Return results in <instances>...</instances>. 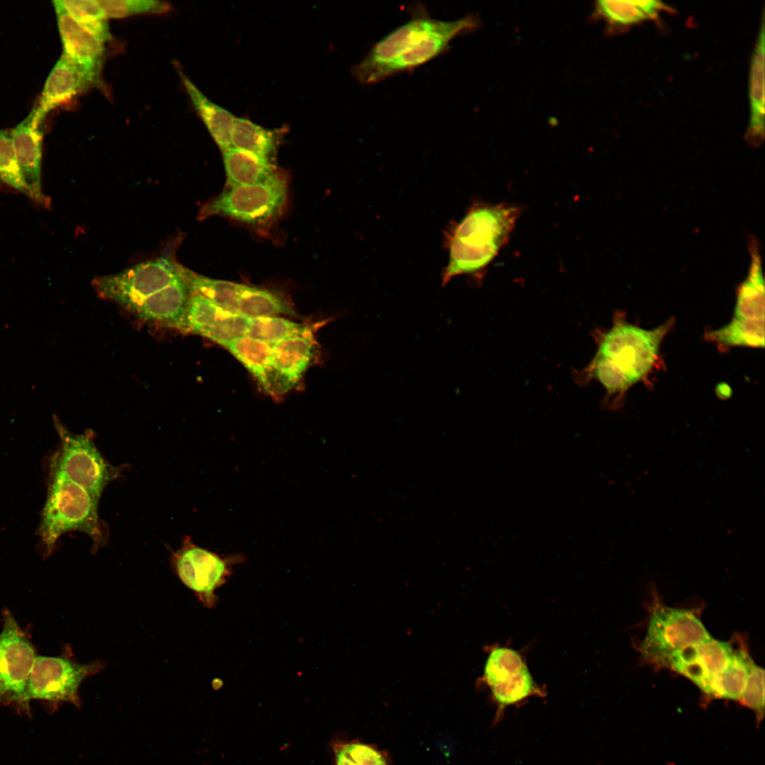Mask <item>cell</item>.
<instances>
[{
    "mask_svg": "<svg viewBox=\"0 0 765 765\" xmlns=\"http://www.w3.org/2000/svg\"><path fill=\"white\" fill-rule=\"evenodd\" d=\"M287 190L286 181L278 172L261 183L226 187L203 207L199 219L220 215L250 225H264L283 210Z\"/></svg>",
    "mask_w": 765,
    "mask_h": 765,
    "instance_id": "obj_8",
    "label": "cell"
},
{
    "mask_svg": "<svg viewBox=\"0 0 765 765\" xmlns=\"http://www.w3.org/2000/svg\"><path fill=\"white\" fill-rule=\"evenodd\" d=\"M739 700L757 714L762 715L764 706V670L755 662L751 667L745 688Z\"/></svg>",
    "mask_w": 765,
    "mask_h": 765,
    "instance_id": "obj_34",
    "label": "cell"
},
{
    "mask_svg": "<svg viewBox=\"0 0 765 765\" xmlns=\"http://www.w3.org/2000/svg\"><path fill=\"white\" fill-rule=\"evenodd\" d=\"M46 502L39 527L45 555H50L62 535L72 531L86 534L97 550L108 540V528L100 518L98 501L70 480L60 469L55 455L51 458Z\"/></svg>",
    "mask_w": 765,
    "mask_h": 765,
    "instance_id": "obj_4",
    "label": "cell"
},
{
    "mask_svg": "<svg viewBox=\"0 0 765 765\" xmlns=\"http://www.w3.org/2000/svg\"><path fill=\"white\" fill-rule=\"evenodd\" d=\"M636 1L647 18L657 17V15L666 8V6L660 1L646 0Z\"/></svg>",
    "mask_w": 765,
    "mask_h": 765,
    "instance_id": "obj_36",
    "label": "cell"
},
{
    "mask_svg": "<svg viewBox=\"0 0 765 765\" xmlns=\"http://www.w3.org/2000/svg\"><path fill=\"white\" fill-rule=\"evenodd\" d=\"M764 21L752 56L749 76L750 115L746 137L749 143L759 145L764 138Z\"/></svg>",
    "mask_w": 765,
    "mask_h": 765,
    "instance_id": "obj_20",
    "label": "cell"
},
{
    "mask_svg": "<svg viewBox=\"0 0 765 765\" xmlns=\"http://www.w3.org/2000/svg\"><path fill=\"white\" fill-rule=\"evenodd\" d=\"M243 556H220L186 538L172 557V563L182 582L197 595L208 608L217 601L215 591L225 584L234 565Z\"/></svg>",
    "mask_w": 765,
    "mask_h": 765,
    "instance_id": "obj_12",
    "label": "cell"
},
{
    "mask_svg": "<svg viewBox=\"0 0 765 765\" xmlns=\"http://www.w3.org/2000/svg\"><path fill=\"white\" fill-rule=\"evenodd\" d=\"M710 638L711 635L693 611L668 606L656 596L639 652L647 663L667 668L674 653Z\"/></svg>",
    "mask_w": 765,
    "mask_h": 765,
    "instance_id": "obj_6",
    "label": "cell"
},
{
    "mask_svg": "<svg viewBox=\"0 0 765 765\" xmlns=\"http://www.w3.org/2000/svg\"><path fill=\"white\" fill-rule=\"evenodd\" d=\"M222 153L226 187L261 183L277 172L271 160L250 152L231 147Z\"/></svg>",
    "mask_w": 765,
    "mask_h": 765,
    "instance_id": "obj_23",
    "label": "cell"
},
{
    "mask_svg": "<svg viewBox=\"0 0 765 765\" xmlns=\"http://www.w3.org/2000/svg\"><path fill=\"white\" fill-rule=\"evenodd\" d=\"M733 651L730 642L711 637L674 653L667 668L686 676L706 693L711 679L726 667Z\"/></svg>",
    "mask_w": 765,
    "mask_h": 765,
    "instance_id": "obj_15",
    "label": "cell"
},
{
    "mask_svg": "<svg viewBox=\"0 0 765 765\" xmlns=\"http://www.w3.org/2000/svg\"><path fill=\"white\" fill-rule=\"evenodd\" d=\"M63 54L81 68L94 84L100 80L104 43L78 23L57 1H53Z\"/></svg>",
    "mask_w": 765,
    "mask_h": 765,
    "instance_id": "obj_17",
    "label": "cell"
},
{
    "mask_svg": "<svg viewBox=\"0 0 765 765\" xmlns=\"http://www.w3.org/2000/svg\"><path fill=\"white\" fill-rule=\"evenodd\" d=\"M482 680L489 688L497 707L494 724L502 719L507 707L532 696H545L521 654L507 647H494L489 651Z\"/></svg>",
    "mask_w": 765,
    "mask_h": 765,
    "instance_id": "obj_11",
    "label": "cell"
},
{
    "mask_svg": "<svg viewBox=\"0 0 765 765\" xmlns=\"http://www.w3.org/2000/svg\"><path fill=\"white\" fill-rule=\"evenodd\" d=\"M334 749L335 755V765H358L341 748L339 743L334 746Z\"/></svg>",
    "mask_w": 765,
    "mask_h": 765,
    "instance_id": "obj_37",
    "label": "cell"
},
{
    "mask_svg": "<svg viewBox=\"0 0 765 765\" xmlns=\"http://www.w3.org/2000/svg\"><path fill=\"white\" fill-rule=\"evenodd\" d=\"M0 182L29 197L16 159L11 131L7 130H0Z\"/></svg>",
    "mask_w": 765,
    "mask_h": 765,
    "instance_id": "obj_31",
    "label": "cell"
},
{
    "mask_svg": "<svg viewBox=\"0 0 765 765\" xmlns=\"http://www.w3.org/2000/svg\"><path fill=\"white\" fill-rule=\"evenodd\" d=\"M37 657L28 634L5 608L0 633V707L9 706L18 713L30 715L26 691Z\"/></svg>",
    "mask_w": 765,
    "mask_h": 765,
    "instance_id": "obj_10",
    "label": "cell"
},
{
    "mask_svg": "<svg viewBox=\"0 0 765 765\" xmlns=\"http://www.w3.org/2000/svg\"><path fill=\"white\" fill-rule=\"evenodd\" d=\"M184 273L185 267L167 254L97 277L92 285L100 297L132 313L147 299L183 278Z\"/></svg>",
    "mask_w": 765,
    "mask_h": 765,
    "instance_id": "obj_5",
    "label": "cell"
},
{
    "mask_svg": "<svg viewBox=\"0 0 765 765\" xmlns=\"http://www.w3.org/2000/svg\"><path fill=\"white\" fill-rule=\"evenodd\" d=\"M339 744L358 765H390L386 752L373 744L358 740Z\"/></svg>",
    "mask_w": 765,
    "mask_h": 765,
    "instance_id": "obj_35",
    "label": "cell"
},
{
    "mask_svg": "<svg viewBox=\"0 0 765 765\" xmlns=\"http://www.w3.org/2000/svg\"><path fill=\"white\" fill-rule=\"evenodd\" d=\"M276 396L294 388L314 359L316 346L311 329L271 344Z\"/></svg>",
    "mask_w": 765,
    "mask_h": 765,
    "instance_id": "obj_16",
    "label": "cell"
},
{
    "mask_svg": "<svg viewBox=\"0 0 765 765\" xmlns=\"http://www.w3.org/2000/svg\"><path fill=\"white\" fill-rule=\"evenodd\" d=\"M237 313L246 318L291 314L294 310L278 292L242 284Z\"/></svg>",
    "mask_w": 765,
    "mask_h": 765,
    "instance_id": "obj_25",
    "label": "cell"
},
{
    "mask_svg": "<svg viewBox=\"0 0 765 765\" xmlns=\"http://www.w3.org/2000/svg\"><path fill=\"white\" fill-rule=\"evenodd\" d=\"M104 668L101 660L79 663L65 646L60 655L38 656L31 671L26 691L28 701L38 700L49 708L69 703L79 708V689L82 681Z\"/></svg>",
    "mask_w": 765,
    "mask_h": 765,
    "instance_id": "obj_7",
    "label": "cell"
},
{
    "mask_svg": "<svg viewBox=\"0 0 765 765\" xmlns=\"http://www.w3.org/2000/svg\"><path fill=\"white\" fill-rule=\"evenodd\" d=\"M670 322L652 330L617 322L603 336L593 363V373L611 393L623 392L642 380L658 356Z\"/></svg>",
    "mask_w": 765,
    "mask_h": 765,
    "instance_id": "obj_3",
    "label": "cell"
},
{
    "mask_svg": "<svg viewBox=\"0 0 765 765\" xmlns=\"http://www.w3.org/2000/svg\"><path fill=\"white\" fill-rule=\"evenodd\" d=\"M186 280L194 295H200L217 306L237 313L242 284L210 278L185 268Z\"/></svg>",
    "mask_w": 765,
    "mask_h": 765,
    "instance_id": "obj_27",
    "label": "cell"
},
{
    "mask_svg": "<svg viewBox=\"0 0 765 765\" xmlns=\"http://www.w3.org/2000/svg\"><path fill=\"white\" fill-rule=\"evenodd\" d=\"M410 19L375 42L363 59L352 67L362 85H372L429 62L446 52L456 37L474 29L476 17L453 21L431 17L424 5L410 6Z\"/></svg>",
    "mask_w": 765,
    "mask_h": 765,
    "instance_id": "obj_1",
    "label": "cell"
},
{
    "mask_svg": "<svg viewBox=\"0 0 765 765\" xmlns=\"http://www.w3.org/2000/svg\"><path fill=\"white\" fill-rule=\"evenodd\" d=\"M108 18H123L144 13H162L169 9V5L157 0H101L99 1Z\"/></svg>",
    "mask_w": 765,
    "mask_h": 765,
    "instance_id": "obj_32",
    "label": "cell"
},
{
    "mask_svg": "<svg viewBox=\"0 0 765 765\" xmlns=\"http://www.w3.org/2000/svg\"><path fill=\"white\" fill-rule=\"evenodd\" d=\"M747 649H734L726 667L710 680L706 694L710 697L739 700L754 663Z\"/></svg>",
    "mask_w": 765,
    "mask_h": 765,
    "instance_id": "obj_24",
    "label": "cell"
},
{
    "mask_svg": "<svg viewBox=\"0 0 765 765\" xmlns=\"http://www.w3.org/2000/svg\"><path fill=\"white\" fill-rule=\"evenodd\" d=\"M521 209L509 204H475L448 236V263L442 284L480 271L507 242Z\"/></svg>",
    "mask_w": 765,
    "mask_h": 765,
    "instance_id": "obj_2",
    "label": "cell"
},
{
    "mask_svg": "<svg viewBox=\"0 0 765 765\" xmlns=\"http://www.w3.org/2000/svg\"><path fill=\"white\" fill-rule=\"evenodd\" d=\"M248 318L193 294L177 329L206 337L221 346L246 334Z\"/></svg>",
    "mask_w": 765,
    "mask_h": 765,
    "instance_id": "obj_13",
    "label": "cell"
},
{
    "mask_svg": "<svg viewBox=\"0 0 765 765\" xmlns=\"http://www.w3.org/2000/svg\"><path fill=\"white\" fill-rule=\"evenodd\" d=\"M597 8L603 17L616 26H630L647 19L636 1H599Z\"/></svg>",
    "mask_w": 765,
    "mask_h": 765,
    "instance_id": "obj_33",
    "label": "cell"
},
{
    "mask_svg": "<svg viewBox=\"0 0 765 765\" xmlns=\"http://www.w3.org/2000/svg\"><path fill=\"white\" fill-rule=\"evenodd\" d=\"M710 341L729 346H764V319H749L733 317L723 327L707 334Z\"/></svg>",
    "mask_w": 765,
    "mask_h": 765,
    "instance_id": "obj_28",
    "label": "cell"
},
{
    "mask_svg": "<svg viewBox=\"0 0 765 765\" xmlns=\"http://www.w3.org/2000/svg\"><path fill=\"white\" fill-rule=\"evenodd\" d=\"M307 325L275 317L248 318L246 336L273 344L281 339L302 334L310 330Z\"/></svg>",
    "mask_w": 765,
    "mask_h": 765,
    "instance_id": "obj_30",
    "label": "cell"
},
{
    "mask_svg": "<svg viewBox=\"0 0 765 765\" xmlns=\"http://www.w3.org/2000/svg\"><path fill=\"white\" fill-rule=\"evenodd\" d=\"M82 27L105 43L110 38L108 17L99 1L56 0Z\"/></svg>",
    "mask_w": 765,
    "mask_h": 765,
    "instance_id": "obj_29",
    "label": "cell"
},
{
    "mask_svg": "<svg viewBox=\"0 0 765 765\" xmlns=\"http://www.w3.org/2000/svg\"><path fill=\"white\" fill-rule=\"evenodd\" d=\"M42 123L33 108L11 131L16 159L29 198L46 208L50 205V199L42 189Z\"/></svg>",
    "mask_w": 765,
    "mask_h": 765,
    "instance_id": "obj_14",
    "label": "cell"
},
{
    "mask_svg": "<svg viewBox=\"0 0 765 765\" xmlns=\"http://www.w3.org/2000/svg\"><path fill=\"white\" fill-rule=\"evenodd\" d=\"M223 346L250 372L263 391L276 396L270 344L244 335Z\"/></svg>",
    "mask_w": 765,
    "mask_h": 765,
    "instance_id": "obj_19",
    "label": "cell"
},
{
    "mask_svg": "<svg viewBox=\"0 0 765 765\" xmlns=\"http://www.w3.org/2000/svg\"><path fill=\"white\" fill-rule=\"evenodd\" d=\"M183 85L197 113L221 151L232 147L230 132L235 117L205 96L181 70Z\"/></svg>",
    "mask_w": 765,
    "mask_h": 765,
    "instance_id": "obj_22",
    "label": "cell"
},
{
    "mask_svg": "<svg viewBox=\"0 0 765 765\" xmlns=\"http://www.w3.org/2000/svg\"><path fill=\"white\" fill-rule=\"evenodd\" d=\"M750 266L746 279L737 290L734 317L742 319H764V280L759 244L755 238L749 242Z\"/></svg>",
    "mask_w": 765,
    "mask_h": 765,
    "instance_id": "obj_21",
    "label": "cell"
},
{
    "mask_svg": "<svg viewBox=\"0 0 765 765\" xmlns=\"http://www.w3.org/2000/svg\"><path fill=\"white\" fill-rule=\"evenodd\" d=\"M91 85L95 84L87 74L62 53L50 72L39 101L33 108L44 121L50 111Z\"/></svg>",
    "mask_w": 765,
    "mask_h": 765,
    "instance_id": "obj_18",
    "label": "cell"
},
{
    "mask_svg": "<svg viewBox=\"0 0 765 765\" xmlns=\"http://www.w3.org/2000/svg\"><path fill=\"white\" fill-rule=\"evenodd\" d=\"M230 142L232 147L271 160L276 151L278 134L276 131L264 128L246 118L235 117Z\"/></svg>",
    "mask_w": 765,
    "mask_h": 765,
    "instance_id": "obj_26",
    "label": "cell"
},
{
    "mask_svg": "<svg viewBox=\"0 0 765 765\" xmlns=\"http://www.w3.org/2000/svg\"><path fill=\"white\" fill-rule=\"evenodd\" d=\"M54 421L60 439V450L55 454L59 467L99 502L105 488L122 475L124 466H115L103 456L91 431L73 434L58 419Z\"/></svg>",
    "mask_w": 765,
    "mask_h": 765,
    "instance_id": "obj_9",
    "label": "cell"
}]
</instances>
